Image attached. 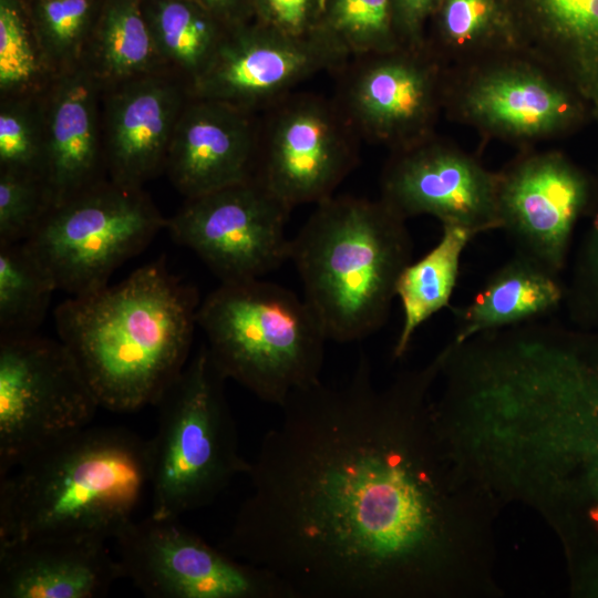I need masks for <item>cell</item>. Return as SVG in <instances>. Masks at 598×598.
<instances>
[{"instance_id":"obj_14","label":"cell","mask_w":598,"mask_h":598,"mask_svg":"<svg viewBox=\"0 0 598 598\" xmlns=\"http://www.w3.org/2000/svg\"><path fill=\"white\" fill-rule=\"evenodd\" d=\"M443 72L426 47L401 45L349 58L333 97L360 138L395 152L435 134Z\"/></svg>"},{"instance_id":"obj_19","label":"cell","mask_w":598,"mask_h":598,"mask_svg":"<svg viewBox=\"0 0 598 598\" xmlns=\"http://www.w3.org/2000/svg\"><path fill=\"white\" fill-rule=\"evenodd\" d=\"M188 100L159 72L116 84L106 101L104 157L110 181L142 188L165 169L171 140Z\"/></svg>"},{"instance_id":"obj_29","label":"cell","mask_w":598,"mask_h":598,"mask_svg":"<svg viewBox=\"0 0 598 598\" xmlns=\"http://www.w3.org/2000/svg\"><path fill=\"white\" fill-rule=\"evenodd\" d=\"M50 76L28 0H0L1 95H33Z\"/></svg>"},{"instance_id":"obj_23","label":"cell","mask_w":598,"mask_h":598,"mask_svg":"<svg viewBox=\"0 0 598 598\" xmlns=\"http://www.w3.org/2000/svg\"><path fill=\"white\" fill-rule=\"evenodd\" d=\"M425 47L443 66L520 50L504 0H441Z\"/></svg>"},{"instance_id":"obj_32","label":"cell","mask_w":598,"mask_h":598,"mask_svg":"<svg viewBox=\"0 0 598 598\" xmlns=\"http://www.w3.org/2000/svg\"><path fill=\"white\" fill-rule=\"evenodd\" d=\"M51 208L40 177L0 171V244L27 241Z\"/></svg>"},{"instance_id":"obj_26","label":"cell","mask_w":598,"mask_h":598,"mask_svg":"<svg viewBox=\"0 0 598 598\" xmlns=\"http://www.w3.org/2000/svg\"><path fill=\"white\" fill-rule=\"evenodd\" d=\"M155 49L189 84L209 64L230 29L190 0H142Z\"/></svg>"},{"instance_id":"obj_10","label":"cell","mask_w":598,"mask_h":598,"mask_svg":"<svg viewBox=\"0 0 598 598\" xmlns=\"http://www.w3.org/2000/svg\"><path fill=\"white\" fill-rule=\"evenodd\" d=\"M264 113L254 178L291 209L332 197L361 140L334 97L295 91Z\"/></svg>"},{"instance_id":"obj_20","label":"cell","mask_w":598,"mask_h":598,"mask_svg":"<svg viewBox=\"0 0 598 598\" xmlns=\"http://www.w3.org/2000/svg\"><path fill=\"white\" fill-rule=\"evenodd\" d=\"M97 538L0 543V598H97L124 577Z\"/></svg>"},{"instance_id":"obj_28","label":"cell","mask_w":598,"mask_h":598,"mask_svg":"<svg viewBox=\"0 0 598 598\" xmlns=\"http://www.w3.org/2000/svg\"><path fill=\"white\" fill-rule=\"evenodd\" d=\"M53 76L83 62L103 0H28Z\"/></svg>"},{"instance_id":"obj_36","label":"cell","mask_w":598,"mask_h":598,"mask_svg":"<svg viewBox=\"0 0 598 598\" xmlns=\"http://www.w3.org/2000/svg\"><path fill=\"white\" fill-rule=\"evenodd\" d=\"M228 28L254 20V0H190Z\"/></svg>"},{"instance_id":"obj_7","label":"cell","mask_w":598,"mask_h":598,"mask_svg":"<svg viewBox=\"0 0 598 598\" xmlns=\"http://www.w3.org/2000/svg\"><path fill=\"white\" fill-rule=\"evenodd\" d=\"M445 115L485 141L519 147L568 136L592 122L590 107L560 74L522 50L444 66Z\"/></svg>"},{"instance_id":"obj_24","label":"cell","mask_w":598,"mask_h":598,"mask_svg":"<svg viewBox=\"0 0 598 598\" xmlns=\"http://www.w3.org/2000/svg\"><path fill=\"white\" fill-rule=\"evenodd\" d=\"M83 62L103 84H120L157 73L155 49L142 0H103Z\"/></svg>"},{"instance_id":"obj_17","label":"cell","mask_w":598,"mask_h":598,"mask_svg":"<svg viewBox=\"0 0 598 598\" xmlns=\"http://www.w3.org/2000/svg\"><path fill=\"white\" fill-rule=\"evenodd\" d=\"M260 134L258 113L189 97L176 123L165 171L186 198L254 178Z\"/></svg>"},{"instance_id":"obj_5","label":"cell","mask_w":598,"mask_h":598,"mask_svg":"<svg viewBox=\"0 0 598 598\" xmlns=\"http://www.w3.org/2000/svg\"><path fill=\"white\" fill-rule=\"evenodd\" d=\"M197 326L227 380L264 402L280 408L321 380L327 336L305 299L283 286L220 283L200 302Z\"/></svg>"},{"instance_id":"obj_16","label":"cell","mask_w":598,"mask_h":598,"mask_svg":"<svg viewBox=\"0 0 598 598\" xmlns=\"http://www.w3.org/2000/svg\"><path fill=\"white\" fill-rule=\"evenodd\" d=\"M498 174L436 134L391 152L380 179V198L405 220L421 215L474 235L499 229Z\"/></svg>"},{"instance_id":"obj_18","label":"cell","mask_w":598,"mask_h":598,"mask_svg":"<svg viewBox=\"0 0 598 598\" xmlns=\"http://www.w3.org/2000/svg\"><path fill=\"white\" fill-rule=\"evenodd\" d=\"M42 103V181L58 206L105 181L99 137L100 82L84 62L55 74Z\"/></svg>"},{"instance_id":"obj_3","label":"cell","mask_w":598,"mask_h":598,"mask_svg":"<svg viewBox=\"0 0 598 598\" xmlns=\"http://www.w3.org/2000/svg\"><path fill=\"white\" fill-rule=\"evenodd\" d=\"M147 488L148 441L126 429L90 425L0 477V543L114 539Z\"/></svg>"},{"instance_id":"obj_15","label":"cell","mask_w":598,"mask_h":598,"mask_svg":"<svg viewBox=\"0 0 598 598\" xmlns=\"http://www.w3.org/2000/svg\"><path fill=\"white\" fill-rule=\"evenodd\" d=\"M349 60L321 30L292 37L255 21L230 28L207 68L189 84V97L259 113L308 79L337 72Z\"/></svg>"},{"instance_id":"obj_30","label":"cell","mask_w":598,"mask_h":598,"mask_svg":"<svg viewBox=\"0 0 598 598\" xmlns=\"http://www.w3.org/2000/svg\"><path fill=\"white\" fill-rule=\"evenodd\" d=\"M320 30L349 58L401 47L392 0H324Z\"/></svg>"},{"instance_id":"obj_21","label":"cell","mask_w":598,"mask_h":598,"mask_svg":"<svg viewBox=\"0 0 598 598\" xmlns=\"http://www.w3.org/2000/svg\"><path fill=\"white\" fill-rule=\"evenodd\" d=\"M519 49L566 79L598 130V0H504Z\"/></svg>"},{"instance_id":"obj_34","label":"cell","mask_w":598,"mask_h":598,"mask_svg":"<svg viewBox=\"0 0 598 598\" xmlns=\"http://www.w3.org/2000/svg\"><path fill=\"white\" fill-rule=\"evenodd\" d=\"M324 0H254L255 22L292 37L320 30Z\"/></svg>"},{"instance_id":"obj_33","label":"cell","mask_w":598,"mask_h":598,"mask_svg":"<svg viewBox=\"0 0 598 598\" xmlns=\"http://www.w3.org/2000/svg\"><path fill=\"white\" fill-rule=\"evenodd\" d=\"M577 248L564 303L570 326L598 330V205Z\"/></svg>"},{"instance_id":"obj_2","label":"cell","mask_w":598,"mask_h":598,"mask_svg":"<svg viewBox=\"0 0 598 598\" xmlns=\"http://www.w3.org/2000/svg\"><path fill=\"white\" fill-rule=\"evenodd\" d=\"M200 302L162 256L120 283L64 300L55 328L100 406L134 412L155 405L189 361Z\"/></svg>"},{"instance_id":"obj_8","label":"cell","mask_w":598,"mask_h":598,"mask_svg":"<svg viewBox=\"0 0 598 598\" xmlns=\"http://www.w3.org/2000/svg\"><path fill=\"white\" fill-rule=\"evenodd\" d=\"M166 221L142 188L103 181L52 207L24 244L56 289L79 296L109 285Z\"/></svg>"},{"instance_id":"obj_9","label":"cell","mask_w":598,"mask_h":598,"mask_svg":"<svg viewBox=\"0 0 598 598\" xmlns=\"http://www.w3.org/2000/svg\"><path fill=\"white\" fill-rule=\"evenodd\" d=\"M100 403L60 340L0 339V477L91 425Z\"/></svg>"},{"instance_id":"obj_1","label":"cell","mask_w":598,"mask_h":598,"mask_svg":"<svg viewBox=\"0 0 598 598\" xmlns=\"http://www.w3.org/2000/svg\"><path fill=\"white\" fill-rule=\"evenodd\" d=\"M440 353L374 384L362 354L339 385L295 391L264 435L223 549L289 598H478L494 576L499 506L434 417Z\"/></svg>"},{"instance_id":"obj_11","label":"cell","mask_w":598,"mask_h":598,"mask_svg":"<svg viewBox=\"0 0 598 598\" xmlns=\"http://www.w3.org/2000/svg\"><path fill=\"white\" fill-rule=\"evenodd\" d=\"M289 208L256 178L186 198L165 229L220 283L258 279L290 258Z\"/></svg>"},{"instance_id":"obj_35","label":"cell","mask_w":598,"mask_h":598,"mask_svg":"<svg viewBox=\"0 0 598 598\" xmlns=\"http://www.w3.org/2000/svg\"><path fill=\"white\" fill-rule=\"evenodd\" d=\"M441 0H392L394 28L401 45L424 48L429 21Z\"/></svg>"},{"instance_id":"obj_27","label":"cell","mask_w":598,"mask_h":598,"mask_svg":"<svg viewBox=\"0 0 598 598\" xmlns=\"http://www.w3.org/2000/svg\"><path fill=\"white\" fill-rule=\"evenodd\" d=\"M56 286L24 243L0 244V339L37 333Z\"/></svg>"},{"instance_id":"obj_6","label":"cell","mask_w":598,"mask_h":598,"mask_svg":"<svg viewBox=\"0 0 598 598\" xmlns=\"http://www.w3.org/2000/svg\"><path fill=\"white\" fill-rule=\"evenodd\" d=\"M226 380L202 346L155 404L157 429L148 440L153 517L178 519L204 508L248 474Z\"/></svg>"},{"instance_id":"obj_12","label":"cell","mask_w":598,"mask_h":598,"mask_svg":"<svg viewBox=\"0 0 598 598\" xmlns=\"http://www.w3.org/2000/svg\"><path fill=\"white\" fill-rule=\"evenodd\" d=\"M114 539L123 576L146 597L289 598L269 571L210 546L178 519H133Z\"/></svg>"},{"instance_id":"obj_31","label":"cell","mask_w":598,"mask_h":598,"mask_svg":"<svg viewBox=\"0 0 598 598\" xmlns=\"http://www.w3.org/2000/svg\"><path fill=\"white\" fill-rule=\"evenodd\" d=\"M42 103L35 102L33 95L2 99L0 171L29 174L42 179Z\"/></svg>"},{"instance_id":"obj_13","label":"cell","mask_w":598,"mask_h":598,"mask_svg":"<svg viewBox=\"0 0 598 598\" xmlns=\"http://www.w3.org/2000/svg\"><path fill=\"white\" fill-rule=\"evenodd\" d=\"M497 174L499 229L515 255L560 276L577 224L598 205V182L566 154L533 148Z\"/></svg>"},{"instance_id":"obj_25","label":"cell","mask_w":598,"mask_h":598,"mask_svg":"<svg viewBox=\"0 0 598 598\" xmlns=\"http://www.w3.org/2000/svg\"><path fill=\"white\" fill-rule=\"evenodd\" d=\"M474 236L461 226L442 225L439 243L401 272L395 297L401 302L403 322L393 350L395 358L406 352L415 331L426 320L450 306L463 251Z\"/></svg>"},{"instance_id":"obj_4","label":"cell","mask_w":598,"mask_h":598,"mask_svg":"<svg viewBox=\"0 0 598 598\" xmlns=\"http://www.w3.org/2000/svg\"><path fill=\"white\" fill-rule=\"evenodd\" d=\"M412 250L406 220L380 197L333 195L291 238L289 260L327 339L348 343L385 324Z\"/></svg>"},{"instance_id":"obj_22","label":"cell","mask_w":598,"mask_h":598,"mask_svg":"<svg viewBox=\"0 0 598 598\" xmlns=\"http://www.w3.org/2000/svg\"><path fill=\"white\" fill-rule=\"evenodd\" d=\"M564 298L559 276L514 255L489 276L468 305L454 310L456 329L452 342L538 320L557 310Z\"/></svg>"}]
</instances>
